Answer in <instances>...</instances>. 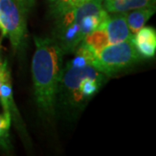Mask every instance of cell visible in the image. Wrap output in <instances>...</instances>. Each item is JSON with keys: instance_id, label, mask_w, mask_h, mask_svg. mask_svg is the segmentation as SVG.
Instances as JSON below:
<instances>
[{"instance_id": "6da1fadb", "label": "cell", "mask_w": 156, "mask_h": 156, "mask_svg": "<svg viewBox=\"0 0 156 156\" xmlns=\"http://www.w3.org/2000/svg\"><path fill=\"white\" fill-rule=\"evenodd\" d=\"M76 50L75 57L62 68L56 94V111L60 109L67 114H75L83 110L108 77L94 67V54L90 50L81 44Z\"/></svg>"}, {"instance_id": "7a4b0ae2", "label": "cell", "mask_w": 156, "mask_h": 156, "mask_svg": "<svg viewBox=\"0 0 156 156\" xmlns=\"http://www.w3.org/2000/svg\"><path fill=\"white\" fill-rule=\"evenodd\" d=\"M31 62L34 95L40 117L50 122L56 115V94L62 71L63 52L52 37H35Z\"/></svg>"}, {"instance_id": "3957f363", "label": "cell", "mask_w": 156, "mask_h": 156, "mask_svg": "<svg viewBox=\"0 0 156 156\" xmlns=\"http://www.w3.org/2000/svg\"><path fill=\"white\" fill-rule=\"evenodd\" d=\"M108 16V13L103 7V0H90L54 18L52 38L63 54L71 53L89 34L105 21Z\"/></svg>"}, {"instance_id": "277c9868", "label": "cell", "mask_w": 156, "mask_h": 156, "mask_svg": "<svg viewBox=\"0 0 156 156\" xmlns=\"http://www.w3.org/2000/svg\"><path fill=\"white\" fill-rule=\"evenodd\" d=\"M142 57L135 48L134 40L108 44L93 56L94 67L108 76L125 69L139 62Z\"/></svg>"}, {"instance_id": "5b68a950", "label": "cell", "mask_w": 156, "mask_h": 156, "mask_svg": "<svg viewBox=\"0 0 156 156\" xmlns=\"http://www.w3.org/2000/svg\"><path fill=\"white\" fill-rule=\"evenodd\" d=\"M0 17L13 53L21 50L26 37V16L16 0H0Z\"/></svg>"}, {"instance_id": "8992f818", "label": "cell", "mask_w": 156, "mask_h": 156, "mask_svg": "<svg viewBox=\"0 0 156 156\" xmlns=\"http://www.w3.org/2000/svg\"><path fill=\"white\" fill-rule=\"evenodd\" d=\"M0 104L3 108V113L10 115L11 117V121H13L16 124V127L20 131H22L23 129V125L13 98L11 70L7 60H5L2 70L0 83Z\"/></svg>"}, {"instance_id": "52a82bcc", "label": "cell", "mask_w": 156, "mask_h": 156, "mask_svg": "<svg viewBox=\"0 0 156 156\" xmlns=\"http://www.w3.org/2000/svg\"><path fill=\"white\" fill-rule=\"evenodd\" d=\"M102 26L106 30L109 44L134 40V36L128 28L124 13H108Z\"/></svg>"}, {"instance_id": "ba28073f", "label": "cell", "mask_w": 156, "mask_h": 156, "mask_svg": "<svg viewBox=\"0 0 156 156\" xmlns=\"http://www.w3.org/2000/svg\"><path fill=\"white\" fill-rule=\"evenodd\" d=\"M135 48L142 58L154 56L156 51V31L152 27H143L134 35Z\"/></svg>"}, {"instance_id": "9c48e42d", "label": "cell", "mask_w": 156, "mask_h": 156, "mask_svg": "<svg viewBox=\"0 0 156 156\" xmlns=\"http://www.w3.org/2000/svg\"><path fill=\"white\" fill-rule=\"evenodd\" d=\"M155 5V0H103L108 13H126L144 7Z\"/></svg>"}, {"instance_id": "30bf717a", "label": "cell", "mask_w": 156, "mask_h": 156, "mask_svg": "<svg viewBox=\"0 0 156 156\" xmlns=\"http://www.w3.org/2000/svg\"><path fill=\"white\" fill-rule=\"evenodd\" d=\"M154 12L155 5L144 7L124 13L128 28L134 36L140 29L145 26L146 23L150 19V17L154 14Z\"/></svg>"}, {"instance_id": "8fae6325", "label": "cell", "mask_w": 156, "mask_h": 156, "mask_svg": "<svg viewBox=\"0 0 156 156\" xmlns=\"http://www.w3.org/2000/svg\"><path fill=\"white\" fill-rule=\"evenodd\" d=\"M84 47L90 50L93 54H95L101 49L109 44L107 36L106 30L103 28L102 23L93 32L89 34L81 43Z\"/></svg>"}, {"instance_id": "7c38bea8", "label": "cell", "mask_w": 156, "mask_h": 156, "mask_svg": "<svg viewBox=\"0 0 156 156\" xmlns=\"http://www.w3.org/2000/svg\"><path fill=\"white\" fill-rule=\"evenodd\" d=\"M11 117L4 113L0 114V147L8 150L10 144V127Z\"/></svg>"}, {"instance_id": "4fadbf2b", "label": "cell", "mask_w": 156, "mask_h": 156, "mask_svg": "<svg viewBox=\"0 0 156 156\" xmlns=\"http://www.w3.org/2000/svg\"><path fill=\"white\" fill-rule=\"evenodd\" d=\"M49 8V13L53 18L58 17L65 11L69 0H46Z\"/></svg>"}, {"instance_id": "5bb4252c", "label": "cell", "mask_w": 156, "mask_h": 156, "mask_svg": "<svg viewBox=\"0 0 156 156\" xmlns=\"http://www.w3.org/2000/svg\"><path fill=\"white\" fill-rule=\"evenodd\" d=\"M16 1L17 2L18 5L20 6L23 14L27 17V15L33 9L37 0H16Z\"/></svg>"}, {"instance_id": "9a60e30c", "label": "cell", "mask_w": 156, "mask_h": 156, "mask_svg": "<svg viewBox=\"0 0 156 156\" xmlns=\"http://www.w3.org/2000/svg\"><path fill=\"white\" fill-rule=\"evenodd\" d=\"M0 32H1V36L2 37H6V31L5 26H4V23L1 20V17H0Z\"/></svg>"}, {"instance_id": "2e32d148", "label": "cell", "mask_w": 156, "mask_h": 156, "mask_svg": "<svg viewBox=\"0 0 156 156\" xmlns=\"http://www.w3.org/2000/svg\"><path fill=\"white\" fill-rule=\"evenodd\" d=\"M5 61H2L0 59V83H1V76H2V70H3V66H4Z\"/></svg>"}, {"instance_id": "e0dca14e", "label": "cell", "mask_w": 156, "mask_h": 156, "mask_svg": "<svg viewBox=\"0 0 156 156\" xmlns=\"http://www.w3.org/2000/svg\"><path fill=\"white\" fill-rule=\"evenodd\" d=\"M0 49H1V39H0Z\"/></svg>"}]
</instances>
